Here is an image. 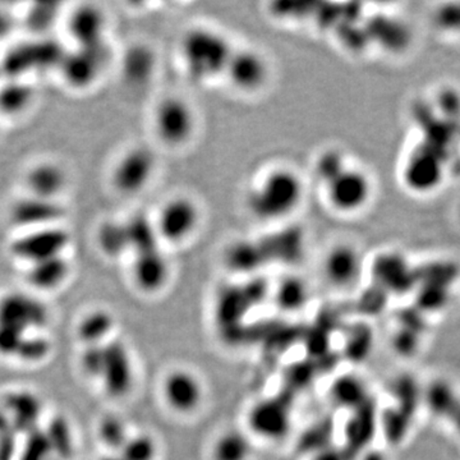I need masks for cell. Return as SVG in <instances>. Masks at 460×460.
<instances>
[{
  "mask_svg": "<svg viewBox=\"0 0 460 460\" xmlns=\"http://www.w3.org/2000/svg\"><path fill=\"white\" fill-rule=\"evenodd\" d=\"M306 185L293 168L276 165L268 168L250 185L246 208L255 219L275 223L288 219L305 200Z\"/></svg>",
  "mask_w": 460,
  "mask_h": 460,
  "instance_id": "cell-1",
  "label": "cell"
},
{
  "mask_svg": "<svg viewBox=\"0 0 460 460\" xmlns=\"http://www.w3.org/2000/svg\"><path fill=\"white\" fill-rule=\"evenodd\" d=\"M233 52L234 46L223 32L205 26L187 29L179 43L183 68L196 82L223 77Z\"/></svg>",
  "mask_w": 460,
  "mask_h": 460,
  "instance_id": "cell-2",
  "label": "cell"
},
{
  "mask_svg": "<svg viewBox=\"0 0 460 460\" xmlns=\"http://www.w3.org/2000/svg\"><path fill=\"white\" fill-rule=\"evenodd\" d=\"M156 137L169 147H183L197 134L199 118L193 106L181 96H167L153 111Z\"/></svg>",
  "mask_w": 460,
  "mask_h": 460,
  "instance_id": "cell-3",
  "label": "cell"
},
{
  "mask_svg": "<svg viewBox=\"0 0 460 460\" xmlns=\"http://www.w3.org/2000/svg\"><path fill=\"white\" fill-rule=\"evenodd\" d=\"M152 220L159 240L170 244H182L199 232L202 211L191 196L177 194L161 205Z\"/></svg>",
  "mask_w": 460,
  "mask_h": 460,
  "instance_id": "cell-4",
  "label": "cell"
},
{
  "mask_svg": "<svg viewBox=\"0 0 460 460\" xmlns=\"http://www.w3.org/2000/svg\"><path fill=\"white\" fill-rule=\"evenodd\" d=\"M323 188L327 205L341 215H355L364 210L374 193L371 177L353 164L336 174Z\"/></svg>",
  "mask_w": 460,
  "mask_h": 460,
  "instance_id": "cell-5",
  "label": "cell"
},
{
  "mask_svg": "<svg viewBox=\"0 0 460 460\" xmlns=\"http://www.w3.org/2000/svg\"><path fill=\"white\" fill-rule=\"evenodd\" d=\"M161 398L174 415L191 417L201 411L206 389L199 374L188 368L176 367L165 374L161 382Z\"/></svg>",
  "mask_w": 460,
  "mask_h": 460,
  "instance_id": "cell-6",
  "label": "cell"
},
{
  "mask_svg": "<svg viewBox=\"0 0 460 460\" xmlns=\"http://www.w3.org/2000/svg\"><path fill=\"white\" fill-rule=\"evenodd\" d=\"M270 76V63L261 52L252 48H234L223 77L235 91L249 95L265 88Z\"/></svg>",
  "mask_w": 460,
  "mask_h": 460,
  "instance_id": "cell-7",
  "label": "cell"
},
{
  "mask_svg": "<svg viewBox=\"0 0 460 460\" xmlns=\"http://www.w3.org/2000/svg\"><path fill=\"white\" fill-rule=\"evenodd\" d=\"M155 153L144 146L132 147L115 164L111 183L125 196L141 193L152 181L156 172Z\"/></svg>",
  "mask_w": 460,
  "mask_h": 460,
  "instance_id": "cell-8",
  "label": "cell"
},
{
  "mask_svg": "<svg viewBox=\"0 0 460 460\" xmlns=\"http://www.w3.org/2000/svg\"><path fill=\"white\" fill-rule=\"evenodd\" d=\"M48 309L40 300L23 292H10L0 298V326L29 335L43 329Z\"/></svg>",
  "mask_w": 460,
  "mask_h": 460,
  "instance_id": "cell-9",
  "label": "cell"
},
{
  "mask_svg": "<svg viewBox=\"0 0 460 460\" xmlns=\"http://www.w3.org/2000/svg\"><path fill=\"white\" fill-rule=\"evenodd\" d=\"M70 234L59 226L26 230L23 234L12 242L11 252L14 258L28 264L43 259L63 256L70 244Z\"/></svg>",
  "mask_w": 460,
  "mask_h": 460,
  "instance_id": "cell-10",
  "label": "cell"
},
{
  "mask_svg": "<svg viewBox=\"0 0 460 460\" xmlns=\"http://www.w3.org/2000/svg\"><path fill=\"white\" fill-rule=\"evenodd\" d=\"M441 147L430 143L418 144L409 153L404 165L403 179L412 191L429 192L435 190L444 176V156Z\"/></svg>",
  "mask_w": 460,
  "mask_h": 460,
  "instance_id": "cell-11",
  "label": "cell"
},
{
  "mask_svg": "<svg viewBox=\"0 0 460 460\" xmlns=\"http://www.w3.org/2000/svg\"><path fill=\"white\" fill-rule=\"evenodd\" d=\"M291 411L280 399L267 398L259 400L247 413V429L264 441L283 440L291 431Z\"/></svg>",
  "mask_w": 460,
  "mask_h": 460,
  "instance_id": "cell-12",
  "label": "cell"
},
{
  "mask_svg": "<svg viewBox=\"0 0 460 460\" xmlns=\"http://www.w3.org/2000/svg\"><path fill=\"white\" fill-rule=\"evenodd\" d=\"M99 382L104 386L106 393L114 398L126 397L134 389V361L125 345L117 341L105 344Z\"/></svg>",
  "mask_w": 460,
  "mask_h": 460,
  "instance_id": "cell-13",
  "label": "cell"
},
{
  "mask_svg": "<svg viewBox=\"0 0 460 460\" xmlns=\"http://www.w3.org/2000/svg\"><path fill=\"white\" fill-rule=\"evenodd\" d=\"M362 271L364 259L352 244H335L324 256V278L336 289L352 288L361 278Z\"/></svg>",
  "mask_w": 460,
  "mask_h": 460,
  "instance_id": "cell-14",
  "label": "cell"
},
{
  "mask_svg": "<svg viewBox=\"0 0 460 460\" xmlns=\"http://www.w3.org/2000/svg\"><path fill=\"white\" fill-rule=\"evenodd\" d=\"M172 275L169 259L159 249L136 253L132 264V279L136 287L146 294L163 291Z\"/></svg>",
  "mask_w": 460,
  "mask_h": 460,
  "instance_id": "cell-15",
  "label": "cell"
},
{
  "mask_svg": "<svg viewBox=\"0 0 460 460\" xmlns=\"http://www.w3.org/2000/svg\"><path fill=\"white\" fill-rule=\"evenodd\" d=\"M105 43L94 46H78V50L68 55L62 64V72L68 84L85 87L93 84L102 72L106 62Z\"/></svg>",
  "mask_w": 460,
  "mask_h": 460,
  "instance_id": "cell-16",
  "label": "cell"
},
{
  "mask_svg": "<svg viewBox=\"0 0 460 460\" xmlns=\"http://www.w3.org/2000/svg\"><path fill=\"white\" fill-rule=\"evenodd\" d=\"M63 211L54 200L29 196L14 203L11 218L16 226L25 230L58 226Z\"/></svg>",
  "mask_w": 460,
  "mask_h": 460,
  "instance_id": "cell-17",
  "label": "cell"
},
{
  "mask_svg": "<svg viewBox=\"0 0 460 460\" xmlns=\"http://www.w3.org/2000/svg\"><path fill=\"white\" fill-rule=\"evenodd\" d=\"M104 13L93 5H81L68 20V32L78 46H94L104 43Z\"/></svg>",
  "mask_w": 460,
  "mask_h": 460,
  "instance_id": "cell-18",
  "label": "cell"
},
{
  "mask_svg": "<svg viewBox=\"0 0 460 460\" xmlns=\"http://www.w3.org/2000/svg\"><path fill=\"white\" fill-rule=\"evenodd\" d=\"M25 185L29 196L55 201L67 187V174L61 165L43 161L29 168L26 173Z\"/></svg>",
  "mask_w": 460,
  "mask_h": 460,
  "instance_id": "cell-19",
  "label": "cell"
},
{
  "mask_svg": "<svg viewBox=\"0 0 460 460\" xmlns=\"http://www.w3.org/2000/svg\"><path fill=\"white\" fill-rule=\"evenodd\" d=\"M155 52L149 45L136 44L127 49L122 59V75L128 84L140 86L152 78L156 70Z\"/></svg>",
  "mask_w": 460,
  "mask_h": 460,
  "instance_id": "cell-20",
  "label": "cell"
},
{
  "mask_svg": "<svg viewBox=\"0 0 460 460\" xmlns=\"http://www.w3.org/2000/svg\"><path fill=\"white\" fill-rule=\"evenodd\" d=\"M70 273V262L63 255L29 264L26 278L38 291H53L63 285Z\"/></svg>",
  "mask_w": 460,
  "mask_h": 460,
  "instance_id": "cell-21",
  "label": "cell"
},
{
  "mask_svg": "<svg viewBox=\"0 0 460 460\" xmlns=\"http://www.w3.org/2000/svg\"><path fill=\"white\" fill-rule=\"evenodd\" d=\"M376 275L383 287L394 292L407 291L417 280V275L409 265L397 255H385L377 259Z\"/></svg>",
  "mask_w": 460,
  "mask_h": 460,
  "instance_id": "cell-22",
  "label": "cell"
},
{
  "mask_svg": "<svg viewBox=\"0 0 460 460\" xmlns=\"http://www.w3.org/2000/svg\"><path fill=\"white\" fill-rule=\"evenodd\" d=\"M114 329V317L106 309H94L79 321L77 334L85 347L106 344V339Z\"/></svg>",
  "mask_w": 460,
  "mask_h": 460,
  "instance_id": "cell-23",
  "label": "cell"
},
{
  "mask_svg": "<svg viewBox=\"0 0 460 460\" xmlns=\"http://www.w3.org/2000/svg\"><path fill=\"white\" fill-rule=\"evenodd\" d=\"M252 444L246 431L226 430L212 442L211 460H249Z\"/></svg>",
  "mask_w": 460,
  "mask_h": 460,
  "instance_id": "cell-24",
  "label": "cell"
},
{
  "mask_svg": "<svg viewBox=\"0 0 460 460\" xmlns=\"http://www.w3.org/2000/svg\"><path fill=\"white\" fill-rule=\"evenodd\" d=\"M127 233H128L129 251L136 253L147 252L159 249L158 232L152 219L144 215H135L132 219L126 221Z\"/></svg>",
  "mask_w": 460,
  "mask_h": 460,
  "instance_id": "cell-25",
  "label": "cell"
},
{
  "mask_svg": "<svg viewBox=\"0 0 460 460\" xmlns=\"http://www.w3.org/2000/svg\"><path fill=\"white\" fill-rule=\"evenodd\" d=\"M96 243L108 258H118L129 251L128 233L126 223L109 220L103 223L96 232Z\"/></svg>",
  "mask_w": 460,
  "mask_h": 460,
  "instance_id": "cell-26",
  "label": "cell"
},
{
  "mask_svg": "<svg viewBox=\"0 0 460 460\" xmlns=\"http://www.w3.org/2000/svg\"><path fill=\"white\" fill-rule=\"evenodd\" d=\"M424 402L430 411L439 417L449 418L454 409L458 407L460 398L449 383L445 382H433L427 388Z\"/></svg>",
  "mask_w": 460,
  "mask_h": 460,
  "instance_id": "cell-27",
  "label": "cell"
},
{
  "mask_svg": "<svg viewBox=\"0 0 460 460\" xmlns=\"http://www.w3.org/2000/svg\"><path fill=\"white\" fill-rule=\"evenodd\" d=\"M276 305L284 311L303 308L308 297V289L300 279L288 278L276 288Z\"/></svg>",
  "mask_w": 460,
  "mask_h": 460,
  "instance_id": "cell-28",
  "label": "cell"
},
{
  "mask_svg": "<svg viewBox=\"0 0 460 460\" xmlns=\"http://www.w3.org/2000/svg\"><path fill=\"white\" fill-rule=\"evenodd\" d=\"M350 164L348 156L338 149H329L318 153L316 163H315V176L318 183L325 185L327 182L341 172L344 168Z\"/></svg>",
  "mask_w": 460,
  "mask_h": 460,
  "instance_id": "cell-29",
  "label": "cell"
},
{
  "mask_svg": "<svg viewBox=\"0 0 460 460\" xmlns=\"http://www.w3.org/2000/svg\"><path fill=\"white\" fill-rule=\"evenodd\" d=\"M332 393L335 402L347 408L361 406L366 398L364 383L353 376L339 377L333 386Z\"/></svg>",
  "mask_w": 460,
  "mask_h": 460,
  "instance_id": "cell-30",
  "label": "cell"
},
{
  "mask_svg": "<svg viewBox=\"0 0 460 460\" xmlns=\"http://www.w3.org/2000/svg\"><path fill=\"white\" fill-rule=\"evenodd\" d=\"M118 454L123 460H156L159 454L158 442L147 433L131 435Z\"/></svg>",
  "mask_w": 460,
  "mask_h": 460,
  "instance_id": "cell-31",
  "label": "cell"
},
{
  "mask_svg": "<svg viewBox=\"0 0 460 460\" xmlns=\"http://www.w3.org/2000/svg\"><path fill=\"white\" fill-rule=\"evenodd\" d=\"M226 259H228L230 267L234 270H253L259 267V261L262 259L261 246L251 243V242L233 244Z\"/></svg>",
  "mask_w": 460,
  "mask_h": 460,
  "instance_id": "cell-32",
  "label": "cell"
},
{
  "mask_svg": "<svg viewBox=\"0 0 460 460\" xmlns=\"http://www.w3.org/2000/svg\"><path fill=\"white\" fill-rule=\"evenodd\" d=\"M125 422L117 417L104 418L100 422L99 439L106 448L119 453L129 439Z\"/></svg>",
  "mask_w": 460,
  "mask_h": 460,
  "instance_id": "cell-33",
  "label": "cell"
},
{
  "mask_svg": "<svg viewBox=\"0 0 460 460\" xmlns=\"http://www.w3.org/2000/svg\"><path fill=\"white\" fill-rule=\"evenodd\" d=\"M31 91L25 85H8L0 91V113H21L31 103Z\"/></svg>",
  "mask_w": 460,
  "mask_h": 460,
  "instance_id": "cell-34",
  "label": "cell"
},
{
  "mask_svg": "<svg viewBox=\"0 0 460 460\" xmlns=\"http://www.w3.org/2000/svg\"><path fill=\"white\" fill-rule=\"evenodd\" d=\"M436 23L442 31L460 35V3L442 5L436 13Z\"/></svg>",
  "mask_w": 460,
  "mask_h": 460,
  "instance_id": "cell-35",
  "label": "cell"
},
{
  "mask_svg": "<svg viewBox=\"0 0 460 460\" xmlns=\"http://www.w3.org/2000/svg\"><path fill=\"white\" fill-rule=\"evenodd\" d=\"M449 421H453L454 426H456V429L458 430L460 433V403L458 407L454 409V412L451 413Z\"/></svg>",
  "mask_w": 460,
  "mask_h": 460,
  "instance_id": "cell-36",
  "label": "cell"
},
{
  "mask_svg": "<svg viewBox=\"0 0 460 460\" xmlns=\"http://www.w3.org/2000/svg\"><path fill=\"white\" fill-rule=\"evenodd\" d=\"M100 460H123V459L120 458L119 454L117 453V454H114V456H104V458L100 459Z\"/></svg>",
  "mask_w": 460,
  "mask_h": 460,
  "instance_id": "cell-37",
  "label": "cell"
},
{
  "mask_svg": "<svg viewBox=\"0 0 460 460\" xmlns=\"http://www.w3.org/2000/svg\"><path fill=\"white\" fill-rule=\"evenodd\" d=\"M366 460H383L382 456L380 454H370Z\"/></svg>",
  "mask_w": 460,
  "mask_h": 460,
  "instance_id": "cell-38",
  "label": "cell"
},
{
  "mask_svg": "<svg viewBox=\"0 0 460 460\" xmlns=\"http://www.w3.org/2000/svg\"><path fill=\"white\" fill-rule=\"evenodd\" d=\"M453 97H454V95H450V102H451V99H453ZM442 103H449V100H447V99H445V97H442ZM456 106H458V105H450L449 104L450 111H453V109L456 108Z\"/></svg>",
  "mask_w": 460,
  "mask_h": 460,
  "instance_id": "cell-39",
  "label": "cell"
}]
</instances>
